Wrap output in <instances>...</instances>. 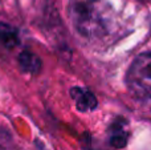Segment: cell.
I'll list each match as a JSON object with an SVG mask.
<instances>
[{
	"instance_id": "6",
	"label": "cell",
	"mask_w": 151,
	"mask_h": 150,
	"mask_svg": "<svg viewBox=\"0 0 151 150\" xmlns=\"http://www.w3.org/2000/svg\"><path fill=\"white\" fill-rule=\"evenodd\" d=\"M0 43L5 48H15L19 45V32L15 27L7 23H0Z\"/></svg>"
},
{
	"instance_id": "1",
	"label": "cell",
	"mask_w": 151,
	"mask_h": 150,
	"mask_svg": "<svg viewBox=\"0 0 151 150\" xmlns=\"http://www.w3.org/2000/svg\"><path fill=\"white\" fill-rule=\"evenodd\" d=\"M68 15L74 29L86 39L107 35L113 21L107 0H69Z\"/></svg>"
},
{
	"instance_id": "3",
	"label": "cell",
	"mask_w": 151,
	"mask_h": 150,
	"mask_svg": "<svg viewBox=\"0 0 151 150\" xmlns=\"http://www.w3.org/2000/svg\"><path fill=\"white\" fill-rule=\"evenodd\" d=\"M109 133V144L113 148L122 149L129 141V125L123 118H117L107 129Z\"/></svg>"
},
{
	"instance_id": "5",
	"label": "cell",
	"mask_w": 151,
	"mask_h": 150,
	"mask_svg": "<svg viewBox=\"0 0 151 150\" xmlns=\"http://www.w3.org/2000/svg\"><path fill=\"white\" fill-rule=\"evenodd\" d=\"M19 65H20V69L24 73L37 74L41 71L42 64L36 53L31 52V50H23L19 55Z\"/></svg>"
},
{
	"instance_id": "2",
	"label": "cell",
	"mask_w": 151,
	"mask_h": 150,
	"mask_svg": "<svg viewBox=\"0 0 151 150\" xmlns=\"http://www.w3.org/2000/svg\"><path fill=\"white\" fill-rule=\"evenodd\" d=\"M126 84L135 98L151 104V52L142 53L131 63Z\"/></svg>"
},
{
	"instance_id": "4",
	"label": "cell",
	"mask_w": 151,
	"mask_h": 150,
	"mask_svg": "<svg viewBox=\"0 0 151 150\" xmlns=\"http://www.w3.org/2000/svg\"><path fill=\"white\" fill-rule=\"evenodd\" d=\"M70 97L74 101L76 108L80 112H91L97 109V105H98L96 96L86 88L73 87L70 89Z\"/></svg>"
}]
</instances>
